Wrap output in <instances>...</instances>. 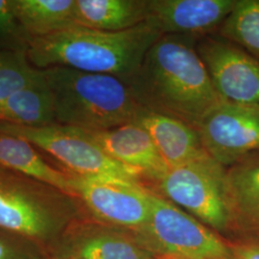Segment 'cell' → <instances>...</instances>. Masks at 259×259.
<instances>
[{
    "instance_id": "cell-4",
    "label": "cell",
    "mask_w": 259,
    "mask_h": 259,
    "mask_svg": "<svg viewBox=\"0 0 259 259\" xmlns=\"http://www.w3.org/2000/svg\"><path fill=\"white\" fill-rule=\"evenodd\" d=\"M85 215L78 197L0 166V229L34 241L48 252Z\"/></svg>"
},
{
    "instance_id": "cell-26",
    "label": "cell",
    "mask_w": 259,
    "mask_h": 259,
    "mask_svg": "<svg viewBox=\"0 0 259 259\" xmlns=\"http://www.w3.org/2000/svg\"><path fill=\"white\" fill-rule=\"evenodd\" d=\"M48 259H55V258H51V257H49Z\"/></svg>"
},
{
    "instance_id": "cell-24",
    "label": "cell",
    "mask_w": 259,
    "mask_h": 259,
    "mask_svg": "<svg viewBox=\"0 0 259 259\" xmlns=\"http://www.w3.org/2000/svg\"><path fill=\"white\" fill-rule=\"evenodd\" d=\"M232 259H259V241L249 240L232 247Z\"/></svg>"
},
{
    "instance_id": "cell-2",
    "label": "cell",
    "mask_w": 259,
    "mask_h": 259,
    "mask_svg": "<svg viewBox=\"0 0 259 259\" xmlns=\"http://www.w3.org/2000/svg\"><path fill=\"white\" fill-rule=\"evenodd\" d=\"M161 36L148 20L120 32L74 25L49 36L32 38L27 57L37 69L65 66L111 75L126 83Z\"/></svg>"
},
{
    "instance_id": "cell-11",
    "label": "cell",
    "mask_w": 259,
    "mask_h": 259,
    "mask_svg": "<svg viewBox=\"0 0 259 259\" xmlns=\"http://www.w3.org/2000/svg\"><path fill=\"white\" fill-rule=\"evenodd\" d=\"M123 234L118 227L85 215L65 230L48 255L55 259H153Z\"/></svg>"
},
{
    "instance_id": "cell-5",
    "label": "cell",
    "mask_w": 259,
    "mask_h": 259,
    "mask_svg": "<svg viewBox=\"0 0 259 259\" xmlns=\"http://www.w3.org/2000/svg\"><path fill=\"white\" fill-rule=\"evenodd\" d=\"M0 132L26 139L54 165L70 175L118 179L141 184L142 177L108 156L81 129L52 124L24 127L0 122Z\"/></svg>"
},
{
    "instance_id": "cell-13",
    "label": "cell",
    "mask_w": 259,
    "mask_h": 259,
    "mask_svg": "<svg viewBox=\"0 0 259 259\" xmlns=\"http://www.w3.org/2000/svg\"><path fill=\"white\" fill-rule=\"evenodd\" d=\"M82 131L108 156L137 170L142 178L157 184L169 170L148 133L136 122L112 129Z\"/></svg>"
},
{
    "instance_id": "cell-18",
    "label": "cell",
    "mask_w": 259,
    "mask_h": 259,
    "mask_svg": "<svg viewBox=\"0 0 259 259\" xmlns=\"http://www.w3.org/2000/svg\"><path fill=\"white\" fill-rule=\"evenodd\" d=\"M0 122L24 127L55 124L51 94L41 70L35 82L0 100Z\"/></svg>"
},
{
    "instance_id": "cell-1",
    "label": "cell",
    "mask_w": 259,
    "mask_h": 259,
    "mask_svg": "<svg viewBox=\"0 0 259 259\" xmlns=\"http://www.w3.org/2000/svg\"><path fill=\"white\" fill-rule=\"evenodd\" d=\"M198 37L162 35L126 84L140 107L198 129L224 102L197 51Z\"/></svg>"
},
{
    "instance_id": "cell-17",
    "label": "cell",
    "mask_w": 259,
    "mask_h": 259,
    "mask_svg": "<svg viewBox=\"0 0 259 259\" xmlns=\"http://www.w3.org/2000/svg\"><path fill=\"white\" fill-rule=\"evenodd\" d=\"M76 25L120 32L145 22L149 16V0H74Z\"/></svg>"
},
{
    "instance_id": "cell-25",
    "label": "cell",
    "mask_w": 259,
    "mask_h": 259,
    "mask_svg": "<svg viewBox=\"0 0 259 259\" xmlns=\"http://www.w3.org/2000/svg\"><path fill=\"white\" fill-rule=\"evenodd\" d=\"M162 259H180L176 258V257H171V256H163V258Z\"/></svg>"
},
{
    "instance_id": "cell-23",
    "label": "cell",
    "mask_w": 259,
    "mask_h": 259,
    "mask_svg": "<svg viewBox=\"0 0 259 259\" xmlns=\"http://www.w3.org/2000/svg\"><path fill=\"white\" fill-rule=\"evenodd\" d=\"M47 250L34 241L0 229V259H48Z\"/></svg>"
},
{
    "instance_id": "cell-16",
    "label": "cell",
    "mask_w": 259,
    "mask_h": 259,
    "mask_svg": "<svg viewBox=\"0 0 259 259\" xmlns=\"http://www.w3.org/2000/svg\"><path fill=\"white\" fill-rule=\"evenodd\" d=\"M0 166L75 196L72 175L54 165L26 139L0 132Z\"/></svg>"
},
{
    "instance_id": "cell-3",
    "label": "cell",
    "mask_w": 259,
    "mask_h": 259,
    "mask_svg": "<svg viewBox=\"0 0 259 259\" xmlns=\"http://www.w3.org/2000/svg\"><path fill=\"white\" fill-rule=\"evenodd\" d=\"M40 70L51 94L56 124L112 129L135 122L141 109L128 85L116 77L65 66Z\"/></svg>"
},
{
    "instance_id": "cell-6",
    "label": "cell",
    "mask_w": 259,
    "mask_h": 259,
    "mask_svg": "<svg viewBox=\"0 0 259 259\" xmlns=\"http://www.w3.org/2000/svg\"><path fill=\"white\" fill-rule=\"evenodd\" d=\"M157 185L166 200L206 227L232 228L227 168L207 153L169 169Z\"/></svg>"
},
{
    "instance_id": "cell-7",
    "label": "cell",
    "mask_w": 259,
    "mask_h": 259,
    "mask_svg": "<svg viewBox=\"0 0 259 259\" xmlns=\"http://www.w3.org/2000/svg\"><path fill=\"white\" fill-rule=\"evenodd\" d=\"M151 214L141 229L164 254L180 259H232L225 244L203 223L150 190Z\"/></svg>"
},
{
    "instance_id": "cell-21",
    "label": "cell",
    "mask_w": 259,
    "mask_h": 259,
    "mask_svg": "<svg viewBox=\"0 0 259 259\" xmlns=\"http://www.w3.org/2000/svg\"><path fill=\"white\" fill-rule=\"evenodd\" d=\"M39 75L40 69L30 64L27 52H0V100L35 82Z\"/></svg>"
},
{
    "instance_id": "cell-8",
    "label": "cell",
    "mask_w": 259,
    "mask_h": 259,
    "mask_svg": "<svg viewBox=\"0 0 259 259\" xmlns=\"http://www.w3.org/2000/svg\"><path fill=\"white\" fill-rule=\"evenodd\" d=\"M73 190L87 212L118 228L142 229L150 218V190L141 184L112 178L72 175Z\"/></svg>"
},
{
    "instance_id": "cell-22",
    "label": "cell",
    "mask_w": 259,
    "mask_h": 259,
    "mask_svg": "<svg viewBox=\"0 0 259 259\" xmlns=\"http://www.w3.org/2000/svg\"><path fill=\"white\" fill-rule=\"evenodd\" d=\"M32 38L16 18L12 0H0V52H27Z\"/></svg>"
},
{
    "instance_id": "cell-9",
    "label": "cell",
    "mask_w": 259,
    "mask_h": 259,
    "mask_svg": "<svg viewBox=\"0 0 259 259\" xmlns=\"http://www.w3.org/2000/svg\"><path fill=\"white\" fill-rule=\"evenodd\" d=\"M196 47L224 102L259 105V60L218 35L199 37Z\"/></svg>"
},
{
    "instance_id": "cell-10",
    "label": "cell",
    "mask_w": 259,
    "mask_h": 259,
    "mask_svg": "<svg viewBox=\"0 0 259 259\" xmlns=\"http://www.w3.org/2000/svg\"><path fill=\"white\" fill-rule=\"evenodd\" d=\"M197 131L205 152L229 168L259 152V105L222 102Z\"/></svg>"
},
{
    "instance_id": "cell-19",
    "label": "cell",
    "mask_w": 259,
    "mask_h": 259,
    "mask_svg": "<svg viewBox=\"0 0 259 259\" xmlns=\"http://www.w3.org/2000/svg\"><path fill=\"white\" fill-rule=\"evenodd\" d=\"M12 5L20 25L33 38L76 25L74 0H12Z\"/></svg>"
},
{
    "instance_id": "cell-14",
    "label": "cell",
    "mask_w": 259,
    "mask_h": 259,
    "mask_svg": "<svg viewBox=\"0 0 259 259\" xmlns=\"http://www.w3.org/2000/svg\"><path fill=\"white\" fill-rule=\"evenodd\" d=\"M135 122L148 133L169 169L206 154L199 132L183 121L141 107Z\"/></svg>"
},
{
    "instance_id": "cell-15",
    "label": "cell",
    "mask_w": 259,
    "mask_h": 259,
    "mask_svg": "<svg viewBox=\"0 0 259 259\" xmlns=\"http://www.w3.org/2000/svg\"><path fill=\"white\" fill-rule=\"evenodd\" d=\"M232 228L259 237V152L227 168Z\"/></svg>"
},
{
    "instance_id": "cell-20",
    "label": "cell",
    "mask_w": 259,
    "mask_h": 259,
    "mask_svg": "<svg viewBox=\"0 0 259 259\" xmlns=\"http://www.w3.org/2000/svg\"><path fill=\"white\" fill-rule=\"evenodd\" d=\"M217 35L259 60V0H236Z\"/></svg>"
},
{
    "instance_id": "cell-12",
    "label": "cell",
    "mask_w": 259,
    "mask_h": 259,
    "mask_svg": "<svg viewBox=\"0 0 259 259\" xmlns=\"http://www.w3.org/2000/svg\"><path fill=\"white\" fill-rule=\"evenodd\" d=\"M236 0H149L147 20L162 35L202 37L218 31Z\"/></svg>"
}]
</instances>
